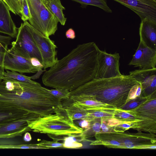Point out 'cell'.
Returning <instances> with one entry per match:
<instances>
[{
  "instance_id": "1",
  "label": "cell",
  "mask_w": 156,
  "mask_h": 156,
  "mask_svg": "<svg viewBox=\"0 0 156 156\" xmlns=\"http://www.w3.org/2000/svg\"><path fill=\"white\" fill-rule=\"evenodd\" d=\"M99 49L94 42L78 45L44 72L43 84L71 91L94 79Z\"/></svg>"
},
{
  "instance_id": "2",
  "label": "cell",
  "mask_w": 156,
  "mask_h": 156,
  "mask_svg": "<svg viewBox=\"0 0 156 156\" xmlns=\"http://www.w3.org/2000/svg\"><path fill=\"white\" fill-rule=\"evenodd\" d=\"M138 82L129 75L95 79L70 91V97L84 96L121 109L126 103L130 90Z\"/></svg>"
},
{
  "instance_id": "3",
  "label": "cell",
  "mask_w": 156,
  "mask_h": 156,
  "mask_svg": "<svg viewBox=\"0 0 156 156\" xmlns=\"http://www.w3.org/2000/svg\"><path fill=\"white\" fill-rule=\"evenodd\" d=\"M41 85L3 76L0 79V106L18 108L36 114L40 101Z\"/></svg>"
},
{
  "instance_id": "4",
  "label": "cell",
  "mask_w": 156,
  "mask_h": 156,
  "mask_svg": "<svg viewBox=\"0 0 156 156\" xmlns=\"http://www.w3.org/2000/svg\"><path fill=\"white\" fill-rule=\"evenodd\" d=\"M55 113L29 121L30 127L34 132L55 136L74 135L83 131L69 118L64 107L57 109Z\"/></svg>"
},
{
  "instance_id": "5",
  "label": "cell",
  "mask_w": 156,
  "mask_h": 156,
  "mask_svg": "<svg viewBox=\"0 0 156 156\" xmlns=\"http://www.w3.org/2000/svg\"><path fill=\"white\" fill-rule=\"evenodd\" d=\"M110 148L129 149L156 148V135L144 133L111 132H103Z\"/></svg>"
},
{
  "instance_id": "6",
  "label": "cell",
  "mask_w": 156,
  "mask_h": 156,
  "mask_svg": "<svg viewBox=\"0 0 156 156\" xmlns=\"http://www.w3.org/2000/svg\"><path fill=\"white\" fill-rule=\"evenodd\" d=\"M30 16V24L45 37L54 35L58 29V19L47 3L40 0H27Z\"/></svg>"
},
{
  "instance_id": "7",
  "label": "cell",
  "mask_w": 156,
  "mask_h": 156,
  "mask_svg": "<svg viewBox=\"0 0 156 156\" xmlns=\"http://www.w3.org/2000/svg\"><path fill=\"white\" fill-rule=\"evenodd\" d=\"M34 39L41 56L44 69L51 67L58 61L57 48L54 41L43 35L32 27L27 21H23Z\"/></svg>"
},
{
  "instance_id": "8",
  "label": "cell",
  "mask_w": 156,
  "mask_h": 156,
  "mask_svg": "<svg viewBox=\"0 0 156 156\" xmlns=\"http://www.w3.org/2000/svg\"><path fill=\"white\" fill-rule=\"evenodd\" d=\"M16 40L12 43L11 48L17 53L29 60L32 58L38 59L42 63L40 53L25 23H21L18 29Z\"/></svg>"
},
{
  "instance_id": "9",
  "label": "cell",
  "mask_w": 156,
  "mask_h": 156,
  "mask_svg": "<svg viewBox=\"0 0 156 156\" xmlns=\"http://www.w3.org/2000/svg\"><path fill=\"white\" fill-rule=\"evenodd\" d=\"M119 53L109 54L99 50L95 79H104L121 76Z\"/></svg>"
},
{
  "instance_id": "10",
  "label": "cell",
  "mask_w": 156,
  "mask_h": 156,
  "mask_svg": "<svg viewBox=\"0 0 156 156\" xmlns=\"http://www.w3.org/2000/svg\"><path fill=\"white\" fill-rule=\"evenodd\" d=\"M3 67L5 69L21 73H35L38 71L30 60L20 55L11 48H8L5 52Z\"/></svg>"
},
{
  "instance_id": "11",
  "label": "cell",
  "mask_w": 156,
  "mask_h": 156,
  "mask_svg": "<svg viewBox=\"0 0 156 156\" xmlns=\"http://www.w3.org/2000/svg\"><path fill=\"white\" fill-rule=\"evenodd\" d=\"M130 9L141 20L146 18L156 22V2L151 0H113Z\"/></svg>"
},
{
  "instance_id": "12",
  "label": "cell",
  "mask_w": 156,
  "mask_h": 156,
  "mask_svg": "<svg viewBox=\"0 0 156 156\" xmlns=\"http://www.w3.org/2000/svg\"><path fill=\"white\" fill-rule=\"evenodd\" d=\"M129 65L139 67L142 69L156 68V50L148 47L140 40Z\"/></svg>"
},
{
  "instance_id": "13",
  "label": "cell",
  "mask_w": 156,
  "mask_h": 156,
  "mask_svg": "<svg viewBox=\"0 0 156 156\" xmlns=\"http://www.w3.org/2000/svg\"><path fill=\"white\" fill-rule=\"evenodd\" d=\"M129 75L140 83L142 97H147L156 91V68L135 70Z\"/></svg>"
},
{
  "instance_id": "14",
  "label": "cell",
  "mask_w": 156,
  "mask_h": 156,
  "mask_svg": "<svg viewBox=\"0 0 156 156\" xmlns=\"http://www.w3.org/2000/svg\"><path fill=\"white\" fill-rule=\"evenodd\" d=\"M40 116L18 108L0 106V127L17 121H34Z\"/></svg>"
},
{
  "instance_id": "15",
  "label": "cell",
  "mask_w": 156,
  "mask_h": 156,
  "mask_svg": "<svg viewBox=\"0 0 156 156\" xmlns=\"http://www.w3.org/2000/svg\"><path fill=\"white\" fill-rule=\"evenodd\" d=\"M125 110L143 119L156 122V91L148 95L146 99L137 107Z\"/></svg>"
},
{
  "instance_id": "16",
  "label": "cell",
  "mask_w": 156,
  "mask_h": 156,
  "mask_svg": "<svg viewBox=\"0 0 156 156\" xmlns=\"http://www.w3.org/2000/svg\"><path fill=\"white\" fill-rule=\"evenodd\" d=\"M10 11L5 3L0 0V32L15 38L16 37L18 29L12 18Z\"/></svg>"
},
{
  "instance_id": "17",
  "label": "cell",
  "mask_w": 156,
  "mask_h": 156,
  "mask_svg": "<svg viewBox=\"0 0 156 156\" xmlns=\"http://www.w3.org/2000/svg\"><path fill=\"white\" fill-rule=\"evenodd\" d=\"M139 34L140 40L148 47L156 50V22L146 18L141 20Z\"/></svg>"
},
{
  "instance_id": "18",
  "label": "cell",
  "mask_w": 156,
  "mask_h": 156,
  "mask_svg": "<svg viewBox=\"0 0 156 156\" xmlns=\"http://www.w3.org/2000/svg\"><path fill=\"white\" fill-rule=\"evenodd\" d=\"M29 122L26 120L17 121L0 126V138L21 136L26 132L32 130L29 126Z\"/></svg>"
},
{
  "instance_id": "19",
  "label": "cell",
  "mask_w": 156,
  "mask_h": 156,
  "mask_svg": "<svg viewBox=\"0 0 156 156\" xmlns=\"http://www.w3.org/2000/svg\"><path fill=\"white\" fill-rule=\"evenodd\" d=\"M69 99L73 102L77 103L86 110L114 108L106 104L94 100L88 97L84 96H72L70 97Z\"/></svg>"
},
{
  "instance_id": "20",
  "label": "cell",
  "mask_w": 156,
  "mask_h": 156,
  "mask_svg": "<svg viewBox=\"0 0 156 156\" xmlns=\"http://www.w3.org/2000/svg\"><path fill=\"white\" fill-rule=\"evenodd\" d=\"M64 108L68 116L73 121L81 119L91 118L88 116L87 110L75 102H73L69 105Z\"/></svg>"
},
{
  "instance_id": "21",
  "label": "cell",
  "mask_w": 156,
  "mask_h": 156,
  "mask_svg": "<svg viewBox=\"0 0 156 156\" xmlns=\"http://www.w3.org/2000/svg\"><path fill=\"white\" fill-rule=\"evenodd\" d=\"M47 5L52 13L63 26L65 25L67 18L63 13L65 8L62 5L60 0H46Z\"/></svg>"
},
{
  "instance_id": "22",
  "label": "cell",
  "mask_w": 156,
  "mask_h": 156,
  "mask_svg": "<svg viewBox=\"0 0 156 156\" xmlns=\"http://www.w3.org/2000/svg\"><path fill=\"white\" fill-rule=\"evenodd\" d=\"M101 118H93L90 120L88 128L80 133L85 141H87V138L94 136L96 133L101 132Z\"/></svg>"
},
{
  "instance_id": "23",
  "label": "cell",
  "mask_w": 156,
  "mask_h": 156,
  "mask_svg": "<svg viewBox=\"0 0 156 156\" xmlns=\"http://www.w3.org/2000/svg\"><path fill=\"white\" fill-rule=\"evenodd\" d=\"M80 133L63 137L62 140H63V147L69 148H76L83 146L80 142L84 141Z\"/></svg>"
},
{
  "instance_id": "24",
  "label": "cell",
  "mask_w": 156,
  "mask_h": 156,
  "mask_svg": "<svg viewBox=\"0 0 156 156\" xmlns=\"http://www.w3.org/2000/svg\"><path fill=\"white\" fill-rule=\"evenodd\" d=\"M115 108L87 110L88 116L92 118L107 119L113 118Z\"/></svg>"
},
{
  "instance_id": "25",
  "label": "cell",
  "mask_w": 156,
  "mask_h": 156,
  "mask_svg": "<svg viewBox=\"0 0 156 156\" xmlns=\"http://www.w3.org/2000/svg\"><path fill=\"white\" fill-rule=\"evenodd\" d=\"M82 5H91L99 7L105 11L112 13V11L107 5L106 0H72Z\"/></svg>"
},
{
  "instance_id": "26",
  "label": "cell",
  "mask_w": 156,
  "mask_h": 156,
  "mask_svg": "<svg viewBox=\"0 0 156 156\" xmlns=\"http://www.w3.org/2000/svg\"><path fill=\"white\" fill-rule=\"evenodd\" d=\"M3 76L13 79L21 82L35 83L37 82L31 80L30 76L20 74L16 72L7 70L4 72Z\"/></svg>"
},
{
  "instance_id": "27",
  "label": "cell",
  "mask_w": 156,
  "mask_h": 156,
  "mask_svg": "<svg viewBox=\"0 0 156 156\" xmlns=\"http://www.w3.org/2000/svg\"><path fill=\"white\" fill-rule=\"evenodd\" d=\"M23 0H4V2L10 11L15 15H20L22 8Z\"/></svg>"
},
{
  "instance_id": "28",
  "label": "cell",
  "mask_w": 156,
  "mask_h": 156,
  "mask_svg": "<svg viewBox=\"0 0 156 156\" xmlns=\"http://www.w3.org/2000/svg\"><path fill=\"white\" fill-rule=\"evenodd\" d=\"M0 149H45V148L37 144H0Z\"/></svg>"
},
{
  "instance_id": "29",
  "label": "cell",
  "mask_w": 156,
  "mask_h": 156,
  "mask_svg": "<svg viewBox=\"0 0 156 156\" xmlns=\"http://www.w3.org/2000/svg\"><path fill=\"white\" fill-rule=\"evenodd\" d=\"M47 90L50 94L59 100H68L70 98V91L67 89L62 88H55V89L51 90L47 89Z\"/></svg>"
},
{
  "instance_id": "30",
  "label": "cell",
  "mask_w": 156,
  "mask_h": 156,
  "mask_svg": "<svg viewBox=\"0 0 156 156\" xmlns=\"http://www.w3.org/2000/svg\"><path fill=\"white\" fill-rule=\"evenodd\" d=\"M37 144L44 147L45 149L63 147V143H60L57 140H54L53 141L43 140Z\"/></svg>"
},
{
  "instance_id": "31",
  "label": "cell",
  "mask_w": 156,
  "mask_h": 156,
  "mask_svg": "<svg viewBox=\"0 0 156 156\" xmlns=\"http://www.w3.org/2000/svg\"><path fill=\"white\" fill-rule=\"evenodd\" d=\"M20 14L21 19L23 21H28L30 14L27 0H23L22 10Z\"/></svg>"
},
{
  "instance_id": "32",
  "label": "cell",
  "mask_w": 156,
  "mask_h": 156,
  "mask_svg": "<svg viewBox=\"0 0 156 156\" xmlns=\"http://www.w3.org/2000/svg\"><path fill=\"white\" fill-rule=\"evenodd\" d=\"M93 118H86L76 120L73 121L76 126L82 129L83 130L89 127L90 120Z\"/></svg>"
},
{
  "instance_id": "33",
  "label": "cell",
  "mask_w": 156,
  "mask_h": 156,
  "mask_svg": "<svg viewBox=\"0 0 156 156\" xmlns=\"http://www.w3.org/2000/svg\"><path fill=\"white\" fill-rule=\"evenodd\" d=\"M30 61L32 65L37 69V72L43 71L42 70L43 68V65L38 59L35 58H32L30 59Z\"/></svg>"
},
{
  "instance_id": "34",
  "label": "cell",
  "mask_w": 156,
  "mask_h": 156,
  "mask_svg": "<svg viewBox=\"0 0 156 156\" xmlns=\"http://www.w3.org/2000/svg\"><path fill=\"white\" fill-rule=\"evenodd\" d=\"M12 37L0 34V43L8 46L10 44Z\"/></svg>"
},
{
  "instance_id": "35",
  "label": "cell",
  "mask_w": 156,
  "mask_h": 156,
  "mask_svg": "<svg viewBox=\"0 0 156 156\" xmlns=\"http://www.w3.org/2000/svg\"><path fill=\"white\" fill-rule=\"evenodd\" d=\"M66 36L67 38L74 39L76 37L75 32L72 28H70L66 31Z\"/></svg>"
},
{
  "instance_id": "36",
  "label": "cell",
  "mask_w": 156,
  "mask_h": 156,
  "mask_svg": "<svg viewBox=\"0 0 156 156\" xmlns=\"http://www.w3.org/2000/svg\"><path fill=\"white\" fill-rule=\"evenodd\" d=\"M5 53L0 52V73L3 76L5 72L3 67V61Z\"/></svg>"
},
{
  "instance_id": "37",
  "label": "cell",
  "mask_w": 156,
  "mask_h": 156,
  "mask_svg": "<svg viewBox=\"0 0 156 156\" xmlns=\"http://www.w3.org/2000/svg\"><path fill=\"white\" fill-rule=\"evenodd\" d=\"M23 140L26 142H28L32 140L31 136L29 132H26L23 137Z\"/></svg>"
},
{
  "instance_id": "38",
  "label": "cell",
  "mask_w": 156,
  "mask_h": 156,
  "mask_svg": "<svg viewBox=\"0 0 156 156\" xmlns=\"http://www.w3.org/2000/svg\"><path fill=\"white\" fill-rule=\"evenodd\" d=\"M40 0L42 2H43L44 3H47L46 0Z\"/></svg>"
},
{
  "instance_id": "39",
  "label": "cell",
  "mask_w": 156,
  "mask_h": 156,
  "mask_svg": "<svg viewBox=\"0 0 156 156\" xmlns=\"http://www.w3.org/2000/svg\"><path fill=\"white\" fill-rule=\"evenodd\" d=\"M3 76V75L0 73V79L2 78Z\"/></svg>"
},
{
  "instance_id": "40",
  "label": "cell",
  "mask_w": 156,
  "mask_h": 156,
  "mask_svg": "<svg viewBox=\"0 0 156 156\" xmlns=\"http://www.w3.org/2000/svg\"><path fill=\"white\" fill-rule=\"evenodd\" d=\"M152 0V1L156 2V0Z\"/></svg>"
},
{
  "instance_id": "41",
  "label": "cell",
  "mask_w": 156,
  "mask_h": 156,
  "mask_svg": "<svg viewBox=\"0 0 156 156\" xmlns=\"http://www.w3.org/2000/svg\"><path fill=\"white\" fill-rule=\"evenodd\" d=\"M2 0L4 2V0Z\"/></svg>"
}]
</instances>
